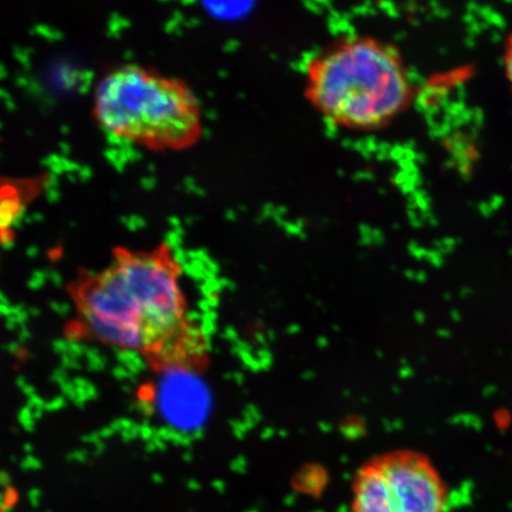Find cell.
<instances>
[{"mask_svg":"<svg viewBox=\"0 0 512 512\" xmlns=\"http://www.w3.org/2000/svg\"><path fill=\"white\" fill-rule=\"evenodd\" d=\"M76 336L133 352L155 373L201 363L202 332L189 315L182 267L168 245L115 248L106 266L68 285Z\"/></svg>","mask_w":512,"mask_h":512,"instance_id":"1","label":"cell"},{"mask_svg":"<svg viewBox=\"0 0 512 512\" xmlns=\"http://www.w3.org/2000/svg\"><path fill=\"white\" fill-rule=\"evenodd\" d=\"M305 94L332 124L366 132L393 123L411 104L413 88L398 49L352 37L309 63Z\"/></svg>","mask_w":512,"mask_h":512,"instance_id":"2","label":"cell"},{"mask_svg":"<svg viewBox=\"0 0 512 512\" xmlns=\"http://www.w3.org/2000/svg\"><path fill=\"white\" fill-rule=\"evenodd\" d=\"M93 114L111 136L153 152L189 150L203 132L200 101L188 83L137 64L101 79Z\"/></svg>","mask_w":512,"mask_h":512,"instance_id":"3","label":"cell"},{"mask_svg":"<svg viewBox=\"0 0 512 512\" xmlns=\"http://www.w3.org/2000/svg\"><path fill=\"white\" fill-rule=\"evenodd\" d=\"M448 495L430 457L396 450L358 467L351 484L350 512H446Z\"/></svg>","mask_w":512,"mask_h":512,"instance_id":"4","label":"cell"},{"mask_svg":"<svg viewBox=\"0 0 512 512\" xmlns=\"http://www.w3.org/2000/svg\"><path fill=\"white\" fill-rule=\"evenodd\" d=\"M505 69H507L508 79L512 86V40L507 50V56H505Z\"/></svg>","mask_w":512,"mask_h":512,"instance_id":"5","label":"cell"},{"mask_svg":"<svg viewBox=\"0 0 512 512\" xmlns=\"http://www.w3.org/2000/svg\"><path fill=\"white\" fill-rule=\"evenodd\" d=\"M0 512H5L2 502H0Z\"/></svg>","mask_w":512,"mask_h":512,"instance_id":"6","label":"cell"}]
</instances>
